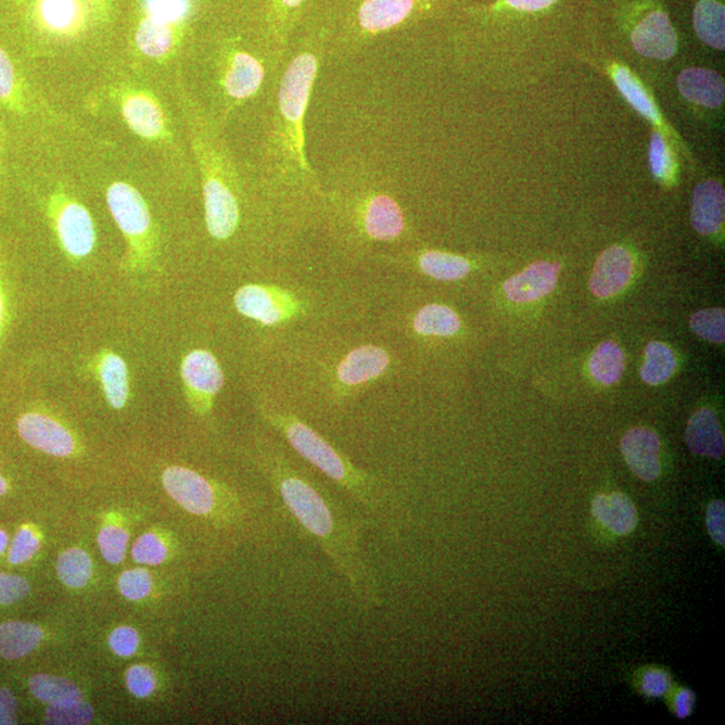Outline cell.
<instances>
[{
	"label": "cell",
	"instance_id": "8992f818",
	"mask_svg": "<svg viewBox=\"0 0 725 725\" xmlns=\"http://www.w3.org/2000/svg\"><path fill=\"white\" fill-rule=\"evenodd\" d=\"M441 0H315L307 22L321 33L326 60H344L404 30Z\"/></svg>",
	"mask_w": 725,
	"mask_h": 725
},
{
	"label": "cell",
	"instance_id": "f546056e",
	"mask_svg": "<svg viewBox=\"0 0 725 725\" xmlns=\"http://www.w3.org/2000/svg\"><path fill=\"white\" fill-rule=\"evenodd\" d=\"M175 25L163 24L147 16L136 31V44L140 52L151 59H162L175 44Z\"/></svg>",
	"mask_w": 725,
	"mask_h": 725
},
{
	"label": "cell",
	"instance_id": "52a82bcc",
	"mask_svg": "<svg viewBox=\"0 0 725 725\" xmlns=\"http://www.w3.org/2000/svg\"><path fill=\"white\" fill-rule=\"evenodd\" d=\"M284 61L264 38L253 44L226 41L214 59L215 113L208 122L224 130L225 118L238 107L265 99Z\"/></svg>",
	"mask_w": 725,
	"mask_h": 725
},
{
	"label": "cell",
	"instance_id": "f35d334b",
	"mask_svg": "<svg viewBox=\"0 0 725 725\" xmlns=\"http://www.w3.org/2000/svg\"><path fill=\"white\" fill-rule=\"evenodd\" d=\"M145 9L152 20L178 25L189 15L191 0H145Z\"/></svg>",
	"mask_w": 725,
	"mask_h": 725
},
{
	"label": "cell",
	"instance_id": "7dc6e473",
	"mask_svg": "<svg viewBox=\"0 0 725 725\" xmlns=\"http://www.w3.org/2000/svg\"><path fill=\"white\" fill-rule=\"evenodd\" d=\"M707 529L712 540L724 547L725 544V507L721 500H715L707 508Z\"/></svg>",
	"mask_w": 725,
	"mask_h": 725
},
{
	"label": "cell",
	"instance_id": "ffe728a7",
	"mask_svg": "<svg viewBox=\"0 0 725 725\" xmlns=\"http://www.w3.org/2000/svg\"><path fill=\"white\" fill-rule=\"evenodd\" d=\"M558 264L537 260L504 282V293L517 304H529L548 296L558 285Z\"/></svg>",
	"mask_w": 725,
	"mask_h": 725
},
{
	"label": "cell",
	"instance_id": "9f6ffc18",
	"mask_svg": "<svg viewBox=\"0 0 725 725\" xmlns=\"http://www.w3.org/2000/svg\"><path fill=\"white\" fill-rule=\"evenodd\" d=\"M9 491L8 481H5L2 475H0V496H3L5 492Z\"/></svg>",
	"mask_w": 725,
	"mask_h": 725
},
{
	"label": "cell",
	"instance_id": "d6a6232c",
	"mask_svg": "<svg viewBox=\"0 0 725 725\" xmlns=\"http://www.w3.org/2000/svg\"><path fill=\"white\" fill-rule=\"evenodd\" d=\"M28 687L38 700L54 704L66 700L81 699L77 685L65 677L52 674H36L28 679Z\"/></svg>",
	"mask_w": 725,
	"mask_h": 725
},
{
	"label": "cell",
	"instance_id": "ab89813d",
	"mask_svg": "<svg viewBox=\"0 0 725 725\" xmlns=\"http://www.w3.org/2000/svg\"><path fill=\"white\" fill-rule=\"evenodd\" d=\"M128 534L117 526H105L99 534V547L107 563L118 564L126 557Z\"/></svg>",
	"mask_w": 725,
	"mask_h": 725
},
{
	"label": "cell",
	"instance_id": "83f0119b",
	"mask_svg": "<svg viewBox=\"0 0 725 725\" xmlns=\"http://www.w3.org/2000/svg\"><path fill=\"white\" fill-rule=\"evenodd\" d=\"M42 638L43 632L33 623L4 622L0 625V657L5 660L22 659L30 654Z\"/></svg>",
	"mask_w": 725,
	"mask_h": 725
},
{
	"label": "cell",
	"instance_id": "e0dca14e",
	"mask_svg": "<svg viewBox=\"0 0 725 725\" xmlns=\"http://www.w3.org/2000/svg\"><path fill=\"white\" fill-rule=\"evenodd\" d=\"M633 271L632 253L620 245L611 246L598 257L588 285L598 298L613 297L628 285Z\"/></svg>",
	"mask_w": 725,
	"mask_h": 725
},
{
	"label": "cell",
	"instance_id": "7bdbcfd3",
	"mask_svg": "<svg viewBox=\"0 0 725 725\" xmlns=\"http://www.w3.org/2000/svg\"><path fill=\"white\" fill-rule=\"evenodd\" d=\"M39 549V540L31 530L21 529L11 544L9 560L13 564H22L30 560Z\"/></svg>",
	"mask_w": 725,
	"mask_h": 725
},
{
	"label": "cell",
	"instance_id": "7a4b0ae2",
	"mask_svg": "<svg viewBox=\"0 0 725 725\" xmlns=\"http://www.w3.org/2000/svg\"><path fill=\"white\" fill-rule=\"evenodd\" d=\"M263 468L293 519L343 577L360 610L382 608L384 599L376 570L361 546V526L303 472L277 450H264Z\"/></svg>",
	"mask_w": 725,
	"mask_h": 725
},
{
	"label": "cell",
	"instance_id": "11a10c76",
	"mask_svg": "<svg viewBox=\"0 0 725 725\" xmlns=\"http://www.w3.org/2000/svg\"><path fill=\"white\" fill-rule=\"evenodd\" d=\"M8 544H9L8 534H5L4 531L0 530V554H2L5 548H8Z\"/></svg>",
	"mask_w": 725,
	"mask_h": 725
},
{
	"label": "cell",
	"instance_id": "9a60e30c",
	"mask_svg": "<svg viewBox=\"0 0 725 725\" xmlns=\"http://www.w3.org/2000/svg\"><path fill=\"white\" fill-rule=\"evenodd\" d=\"M16 427L26 444L47 455L69 457L76 450V441L69 430L43 412H26Z\"/></svg>",
	"mask_w": 725,
	"mask_h": 725
},
{
	"label": "cell",
	"instance_id": "8fae6325",
	"mask_svg": "<svg viewBox=\"0 0 725 725\" xmlns=\"http://www.w3.org/2000/svg\"><path fill=\"white\" fill-rule=\"evenodd\" d=\"M315 0H257L256 25L281 56L307 22Z\"/></svg>",
	"mask_w": 725,
	"mask_h": 725
},
{
	"label": "cell",
	"instance_id": "f907efd6",
	"mask_svg": "<svg viewBox=\"0 0 725 725\" xmlns=\"http://www.w3.org/2000/svg\"><path fill=\"white\" fill-rule=\"evenodd\" d=\"M16 700L9 689L0 688V725L15 723Z\"/></svg>",
	"mask_w": 725,
	"mask_h": 725
},
{
	"label": "cell",
	"instance_id": "6da1fadb",
	"mask_svg": "<svg viewBox=\"0 0 725 725\" xmlns=\"http://www.w3.org/2000/svg\"><path fill=\"white\" fill-rule=\"evenodd\" d=\"M325 61L321 33L305 22L266 94L257 163L249 167L285 231L320 220L322 180L309 161L305 117Z\"/></svg>",
	"mask_w": 725,
	"mask_h": 725
},
{
	"label": "cell",
	"instance_id": "836d02e7",
	"mask_svg": "<svg viewBox=\"0 0 725 725\" xmlns=\"http://www.w3.org/2000/svg\"><path fill=\"white\" fill-rule=\"evenodd\" d=\"M56 571L67 587L79 588L87 585L92 575V562L82 549L71 548L62 552L56 562Z\"/></svg>",
	"mask_w": 725,
	"mask_h": 725
},
{
	"label": "cell",
	"instance_id": "9c48e42d",
	"mask_svg": "<svg viewBox=\"0 0 725 725\" xmlns=\"http://www.w3.org/2000/svg\"><path fill=\"white\" fill-rule=\"evenodd\" d=\"M234 307L242 316L265 327L284 325L305 314V304L296 294L265 284H247L238 289Z\"/></svg>",
	"mask_w": 725,
	"mask_h": 725
},
{
	"label": "cell",
	"instance_id": "5b68a950",
	"mask_svg": "<svg viewBox=\"0 0 725 725\" xmlns=\"http://www.w3.org/2000/svg\"><path fill=\"white\" fill-rule=\"evenodd\" d=\"M185 112L201 177L207 234L214 241L229 242L242 228L247 189L259 190L257 180L252 171H242L224 141L222 130L208 122L195 101L187 100Z\"/></svg>",
	"mask_w": 725,
	"mask_h": 725
},
{
	"label": "cell",
	"instance_id": "2e32d148",
	"mask_svg": "<svg viewBox=\"0 0 725 725\" xmlns=\"http://www.w3.org/2000/svg\"><path fill=\"white\" fill-rule=\"evenodd\" d=\"M632 43L639 55L660 61L671 60L678 48L676 30L662 11L650 13L634 27Z\"/></svg>",
	"mask_w": 725,
	"mask_h": 725
},
{
	"label": "cell",
	"instance_id": "7c38bea8",
	"mask_svg": "<svg viewBox=\"0 0 725 725\" xmlns=\"http://www.w3.org/2000/svg\"><path fill=\"white\" fill-rule=\"evenodd\" d=\"M52 217L61 247L73 259H84L94 251L96 228L92 215L73 198L55 195Z\"/></svg>",
	"mask_w": 725,
	"mask_h": 725
},
{
	"label": "cell",
	"instance_id": "d4e9b609",
	"mask_svg": "<svg viewBox=\"0 0 725 725\" xmlns=\"http://www.w3.org/2000/svg\"><path fill=\"white\" fill-rule=\"evenodd\" d=\"M592 511L599 523L608 526L615 535L631 534L638 523L636 506L620 492L598 495L593 500Z\"/></svg>",
	"mask_w": 725,
	"mask_h": 725
},
{
	"label": "cell",
	"instance_id": "bcb514c9",
	"mask_svg": "<svg viewBox=\"0 0 725 725\" xmlns=\"http://www.w3.org/2000/svg\"><path fill=\"white\" fill-rule=\"evenodd\" d=\"M110 645L117 656H132L139 647V634L133 631L132 627H117L116 631L111 634Z\"/></svg>",
	"mask_w": 725,
	"mask_h": 725
},
{
	"label": "cell",
	"instance_id": "3957f363",
	"mask_svg": "<svg viewBox=\"0 0 725 725\" xmlns=\"http://www.w3.org/2000/svg\"><path fill=\"white\" fill-rule=\"evenodd\" d=\"M322 180L320 219L340 241L366 251L398 246L410 237V224L383 175L361 158H348Z\"/></svg>",
	"mask_w": 725,
	"mask_h": 725
},
{
	"label": "cell",
	"instance_id": "d590c367",
	"mask_svg": "<svg viewBox=\"0 0 725 725\" xmlns=\"http://www.w3.org/2000/svg\"><path fill=\"white\" fill-rule=\"evenodd\" d=\"M93 710L81 699L66 700L50 704L47 711V723L54 725H84L92 723Z\"/></svg>",
	"mask_w": 725,
	"mask_h": 725
},
{
	"label": "cell",
	"instance_id": "7402d4cb",
	"mask_svg": "<svg viewBox=\"0 0 725 725\" xmlns=\"http://www.w3.org/2000/svg\"><path fill=\"white\" fill-rule=\"evenodd\" d=\"M677 89L689 103L708 110H718L724 104V78L717 72L705 67H689L679 73Z\"/></svg>",
	"mask_w": 725,
	"mask_h": 725
},
{
	"label": "cell",
	"instance_id": "603a6c76",
	"mask_svg": "<svg viewBox=\"0 0 725 725\" xmlns=\"http://www.w3.org/2000/svg\"><path fill=\"white\" fill-rule=\"evenodd\" d=\"M96 372L107 404L112 409H124L130 394L127 361L113 351L105 349L96 358Z\"/></svg>",
	"mask_w": 725,
	"mask_h": 725
},
{
	"label": "cell",
	"instance_id": "8d00e7d4",
	"mask_svg": "<svg viewBox=\"0 0 725 725\" xmlns=\"http://www.w3.org/2000/svg\"><path fill=\"white\" fill-rule=\"evenodd\" d=\"M649 163L657 180L664 181V183L673 180L676 174V162H674L673 152L666 143L665 136L660 130H654L651 135Z\"/></svg>",
	"mask_w": 725,
	"mask_h": 725
},
{
	"label": "cell",
	"instance_id": "44dd1931",
	"mask_svg": "<svg viewBox=\"0 0 725 725\" xmlns=\"http://www.w3.org/2000/svg\"><path fill=\"white\" fill-rule=\"evenodd\" d=\"M724 217V187L716 180L701 181L694 191L690 209L694 229L701 236H715L723 229Z\"/></svg>",
	"mask_w": 725,
	"mask_h": 725
},
{
	"label": "cell",
	"instance_id": "4316f807",
	"mask_svg": "<svg viewBox=\"0 0 725 725\" xmlns=\"http://www.w3.org/2000/svg\"><path fill=\"white\" fill-rule=\"evenodd\" d=\"M460 316L450 307L442 304H429L417 311L412 320V330L424 338H451L461 331Z\"/></svg>",
	"mask_w": 725,
	"mask_h": 725
},
{
	"label": "cell",
	"instance_id": "484cf974",
	"mask_svg": "<svg viewBox=\"0 0 725 725\" xmlns=\"http://www.w3.org/2000/svg\"><path fill=\"white\" fill-rule=\"evenodd\" d=\"M610 75L611 78H613L616 89H619L623 96V99H625L627 103L639 113V115L647 118L653 126L666 129L654 100L651 99V96L648 90L645 89L643 82L639 81L627 67L613 65L611 66Z\"/></svg>",
	"mask_w": 725,
	"mask_h": 725
},
{
	"label": "cell",
	"instance_id": "60d3db41",
	"mask_svg": "<svg viewBox=\"0 0 725 725\" xmlns=\"http://www.w3.org/2000/svg\"><path fill=\"white\" fill-rule=\"evenodd\" d=\"M167 548L154 534H145L139 537L132 548V557L141 564L156 565L166 559Z\"/></svg>",
	"mask_w": 725,
	"mask_h": 725
},
{
	"label": "cell",
	"instance_id": "1f68e13d",
	"mask_svg": "<svg viewBox=\"0 0 725 725\" xmlns=\"http://www.w3.org/2000/svg\"><path fill=\"white\" fill-rule=\"evenodd\" d=\"M677 360L673 351L661 342H651L645 349V361L641 367V378L650 386L670 381L676 371Z\"/></svg>",
	"mask_w": 725,
	"mask_h": 725
},
{
	"label": "cell",
	"instance_id": "5bb4252c",
	"mask_svg": "<svg viewBox=\"0 0 725 725\" xmlns=\"http://www.w3.org/2000/svg\"><path fill=\"white\" fill-rule=\"evenodd\" d=\"M391 361L393 360L389 351L381 345H359L339 361L335 370L336 383L345 393L361 389L384 377L393 365Z\"/></svg>",
	"mask_w": 725,
	"mask_h": 725
},
{
	"label": "cell",
	"instance_id": "74e56055",
	"mask_svg": "<svg viewBox=\"0 0 725 725\" xmlns=\"http://www.w3.org/2000/svg\"><path fill=\"white\" fill-rule=\"evenodd\" d=\"M690 330L707 342L722 344L725 340V311L722 308L702 309L690 317Z\"/></svg>",
	"mask_w": 725,
	"mask_h": 725
},
{
	"label": "cell",
	"instance_id": "e575fe53",
	"mask_svg": "<svg viewBox=\"0 0 725 725\" xmlns=\"http://www.w3.org/2000/svg\"><path fill=\"white\" fill-rule=\"evenodd\" d=\"M39 13L44 24L56 33H71L81 18L77 0H41Z\"/></svg>",
	"mask_w": 725,
	"mask_h": 725
},
{
	"label": "cell",
	"instance_id": "ac0fdd59",
	"mask_svg": "<svg viewBox=\"0 0 725 725\" xmlns=\"http://www.w3.org/2000/svg\"><path fill=\"white\" fill-rule=\"evenodd\" d=\"M623 458L632 472L643 481H654L661 473V442L653 430L634 428L621 441Z\"/></svg>",
	"mask_w": 725,
	"mask_h": 725
},
{
	"label": "cell",
	"instance_id": "c3c4849f",
	"mask_svg": "<svg viewBox=\"0 0 725 725\" xmlns=\"http://www.w3.org/2000/svg\"><path fill=\"white\" fill-rule=\"evenodd\" d=\"M672 687L670 674L661 670H650L643 677V692L648 698H662Z\"/></svg>",
	"mask_w": 725,
	"mask_h": 725
},
{
	"label": "cell",
	"instance_id": "4dcf8cb0",
	"mask_svg": "<svg viewBox=\"0 0 725 725\" xmlns=\"http://www.w3.org/2000/svg\"><path fill=\"white\" fill-rule=\"evenodd\" d=\"M625 354L614 342L600 343L590 359V372L594 379L605 386L620 382L625 371Z\"/></svg>",
	"mask_w": 725,
	"mask_h": 725
},
{
	"label": "cell",
	"instance_id": "30bf717a",
	"mask_svg": "<svg viewBox=\"0 0 725 725\" xmlns=\"http://www.w3.org/2000/svg\"><path fill=\"white\" fill-rule=\"evenodd\" d=\"M180 377L191 409L198 416H207L225 384L218 359L207 349L191 351L181 360Z\"/></svg>",
	"mask_w": 725,
	"mask_h": 725
},
{
	"label": "cell",
	"instance_id": "681fc988",
	"mask_svg": "<svg viewBox=\"0 0 725 725\" xmlns=\"http://www.w3.org/2000/svg\"><path fill=\"white\" fill-rule=\"evenodd\" d=\"M15 90V71L10 56L0 48V101L13 99Z\"/></svg>",
	"mask_w": 725,
	"mask_h": 725
},
{
	"label": "cell",
	"instance_id": "277c9868",
	"mask_svg": "<svg viewBox=\"0 0 725 725\" xmlns=\"http://www.w3.org/2000/svg\"><path fill=\"white\" fill-rule=\"evenodd\" d=\"M260 415L310 466L336 484L361 507L382 534L398 539L402 529L398 493L389 481L355 466L322 435L291 412L260 406Z\"/></svg>",
	"mask_w": 725,
	"mask_h": 725
},
{
	"label": "cell",
	"instance_id": "ee69618b",
	"mask_svg": "<svg viewBox=\"0 0 725 725\" xmlns=\"http://www.w3.org/2000/svg\"><path fill=\"white\" fill-rule=\"evenodd\" d=\"M127 685L130 694L144 699L155 690V677L150 667L136 665L127 672Z\"/></svg>",
	"mask_w": 725,
	"mask_h": 725
},
{
	"label": "cell",
	"instance_id": "ba28073f",
	"mask_svg": "<svg viewBox=\"0 0 725 725\" xmlns=\"http://www.w3.org/2000/svg\"><path fill=\"white\" fill-rule=\"evenodd\" d=\"M106 203L113 219L128 245L126 268L139 270L151 263L155 251L150 208L133 186L116 181L106 191Z\"/></svg>",
	"mask_w": 725,
	"mask_h": 725
},
{
	"label": "cell",
	"instance_id": "f1b7e54d",
	"mask_svg": "<svg viewBox=\"0 0 725 725\" xmlns=\"http://www.w3.org/2000/svg\"><path fill=\"white\" fill-rule=\"evenodd\" d=\"M694 27L700 41L716 50L725 48V9L717 0H699Z\"/></svg>",
	"mask_w": 725,
	"mask_h": 725
},
{
	"label": "cell",
	"instance_id": "db71d44e",
	"mask_svg": "<svg viewBox=\"0 0 725 725\" xmlns=\"http://www.w3.org/2000/svg\"><path fill=\"white\" fill-rule=\"evenodd\" d=\"M5 321H8V297H5L3 282L0 281V335L3 333Z\"/></svg>",
	"mask_w": 725,
	"mask_h": 725
},
{
	"label": "cell",
	"instance_id": "f5cc1de1",
	"mask_svg": "<svg viewBox=\"0 0 725 725\" xmlns=\"http://www.w3.org/2000/svg\"><path fill=\"white\" fill-rule=\"evenodd\" d=\"M508 5L520 11H540L558 2V0H506Z\"/></svg>",
	"mask_w": 725,
	"mask_h": 725
},
{
	"label": "cell",
	"instance_id": "cb8c5ba5",
	"mask_svg": "<svg viewBox=\"0 0 725 725\" xmlns=\"http://www.w3.org/2000/svg\"><path fill=\"white\" fill-rule=\"evenodd\" d=\"M685 441L690 451L718 460L724 456V434L715 411L700 409L690 417Z\"/></svg>",
	"mask_w": 725,
	"mask_h": 725
},
{
	"label": "cell",
	"instance_id": "d6986e66",
	"mask_svg": "<svg viewBox=\"0 0 725 725\" xmlns=\"http://www.w3.org/2000/svg\"><path fill=\"white\" fill-rule=\"evenodd\" d=\"M124 120L132 132L147 140H158L167 133L166 116L154 96L132 90L122 99Z\"/></svg>",
	"mask_w": 725,
	"mask_h": 725
},
{
	"label": "cell",
	"instance_id": "f6af8a7d",
	"mask_svg": "<svg viewBox=\"0 0 725 725\" xmlns=\"http://www.w3.org/2000/svg\"><path fill=\"white\" fill-rule=\"evenodd\" d=\"M30 586L24 577L0 572V605H11L24 599Z\"/></svg>",
	"mask_w": 725,
	"mask_h": 725
},
{
	"label": "cell",
	"instance_id": "816d5d0a",
	"mask_svg": "<svg viewBox=\"0 0 725 725\" xmlns=\"http://www.w3.org/2000/svg\"><path fill=\"white\" fill-rule=\"evenodd\" d=\"M696 696L692 690L683 689L674 700V713L678 718H687L695 708Z\"/></svg>",
	"mask_w": 725,
	"mask_h": 725
},
{
	"label": "cell",
	"instance_id": "4fadbf2b",
	"mask_svg": "<svg viewBox=\"0 0 725 725\" xmlns=\"http://www.w3.org/2000/svg\"><path fill=\"white\" fill-rule=\"evenodd\" d=\"M163 485L180 507L196 517H208L218 507V493L214 485L194 470L169 467L164 470Z\"/></svg>",
	"mask_w": 725,
	"mask_h": 725
},
{
	"label": "cell",
	"instance_id": "b9f144b4",
	"mask_svg": "<svg viewBox=\"0 0 725 725\" xmlns=\"http://www.w3.org/2000/svg\"><path fill=\"white\" fill-rule=\"evenodd\" d=\"M118 587H120L123 596L130 600L143 599L151 592V575L141 569L123 572L120 580H118Z\"/></svg>",
	"mask_w": 725,
	"mask_h": 725
}]
</instances>
